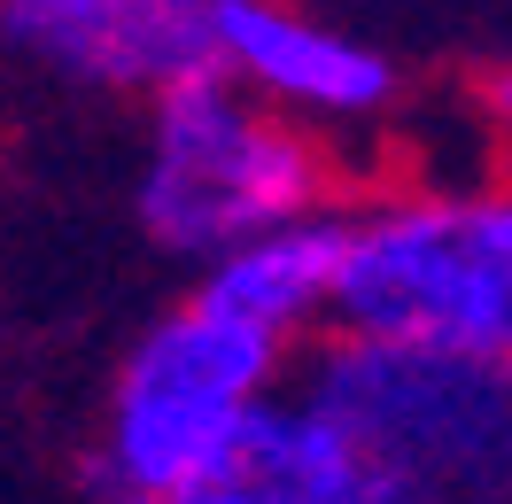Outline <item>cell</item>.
Masks as SVG:
<instances>
[{"label":"cell","mask_w":512,"mask_h":504,"mask_svg":"<svg viewBox=\"0 0 512 504\" xmlns=\"http://www.w3.org/2000/svg\"><path fill=\"white\" fill-rule=\"evenodd\" d=\"M0 55L86 94L156 101L218 70V0H0Z\"/></svg>","instance_id":"cell-5"},{"label":"cell","mask_w":512,"mask_h":504,"mask_svg":"<svg viewBox=\"0 0 512 504\" xmlns=\"http://www.w3.org/2000/svg\"><path fill=\"white\" fill-rule=\"evenodd\" d=\"M218 504H381V497H373V466L342 427V411L311 380H280L256 404Z\"/></svg>","instance_id":"cell-7"},{"label":"cell","mask_w":512,"mask_h":504,"mask_svg":"<svg viewBox=\"0 0 512 504\" xmlns=\"http://www.w3.org/2000/svg\"><path fill=\"white\" fill-rule=\"evenodd\" d=\"M303 380L342 411L381 504H512V357L334 334Z\"/></svg>","instance_id":"cell-2"},{"label":"cell","mask_w":512,"mask_h":504,"mask_svg":"<svg viewBox=\"0 0 512 504\" xmlns=\"http://www.w3.org/2000/svg\"><path fill=\"white\" fill-rule=\"evenodd\" d=\"M326 202V148L303 117L272 109L241 78L202 70L148 101V156L132 187V218L179 264L241 249L249 233L303 218Z\"/></svg>","instance_id":"cell-3"},{"label":"cell","mask_w":512,"mask_h":504,"mask_svg":"<svg viewBox=\"0 0 512 504\" xmlns=\"http://www.w3.org/2000/svg\"><path fill=\"white\" fill-rule=\"evenodd\" d=\"M218 70L303 125H373L396 109V63L303 0H218Z\"/></svg>","instance_id":"cell-6"},{"label":"cell","mask_w":512,"mask_h":504,"mask_svg":"<svg viewBox=\"0 0 512 504\" xmlns=\"http://www.w3.org/2000/svg\"><path fill=\"white\" fill-rule=\"evenodd\" d=\"M288 349L295 342L272 326L194 287L125 349L86 489L132 504H218L256 404L288 380Z\"/></svg>","instance_id":"cell-1"},{"label":"cell","mask_w":512,"mask_h":504,"mask_svg":"<svg viewBox=\"0 0 512 504\" xmlns=\"http://www.w3.org/2000/svg\"><path fill=\"white\" fill-rule=\"evenodd\" d=\"M334 334L512 357V194H396L350 210Z\"/></svg>","instance_id":"cell-4"},{"label":"cell","mask_w":512,"mask_h":504,"mask_svg":"<svg viewBox=\"0 0 512 504\" xmlns=\"http://www.w3.org/2000/svg\"><path fill=\"white\" fill-rule=\"evenodd\" d=\"M342 256H350V210H303L249 233L241 249H225L202 264V295L233 303L241 318L272 326L280 342H303L334 326V295H342Z\"/></svg>","instance_id":"cell-8"},{"label":"cell","mask_w":512,"mask_h":504,"mask_svg":"<svg viewBox=\"0 0 512 504\" xmlns=\"http://www.w3.org/2000/svg\"><path fill=\"white\" fill-rule=\"evenodd\" d=\"M489 117H497V125L512 132V63H497V70H489Z\"/></svg>","instance_id":"cell-9"}]
</instances>
